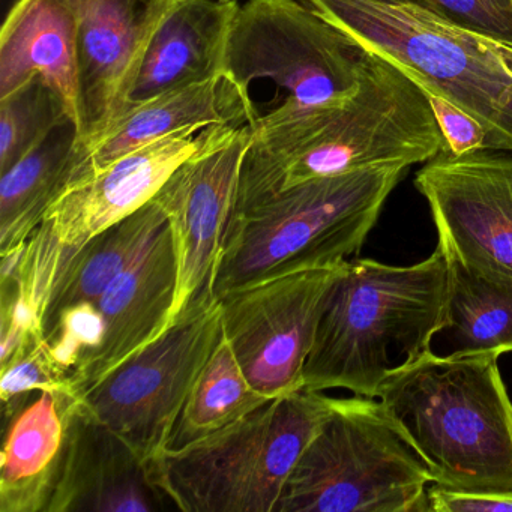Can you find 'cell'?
<instances>
[{"mask_svg": "<svg viewBox=\"0 0 512 512\" xmlns=\"http://www.w3.org/2000/svg\"><path fill=\"white\" fill-rule=\"evenodd\" d=\"M223 334L221 302L200 293L175 322L82 395L92 416L151 463L169 449L194 382Z\"/></svg>", "mask_w": 512, "mask_h": 512, "instance_id": "obj_9", "label": "cell"}, {"mask_svg": "<svg viewBox=\"0 0 512 512\" xmlns=\"http://www.w3.org/2000/svg\"><path fill=\"white\" fill-rule=\"evenodd\" d=\"M344 263L278 275L218 298L224 335L260 394L274 400L304 389L305 362Z\"/></svg>", "mask_w": 512, "mask_h": 512, "instance_id": "obj_10", "label": "cell"}, {"mask_svg": "<svg viewBox=\"0 0 512 512\" xmlns=\"http://www.w3.org/2000/svg\"><path fill=\"white\" fill-rule=\"evenodd\" d=\"M256 119V109L226 77L161 95L128 110L100 139L77 146L70 184L172 134L212 125H254Z\"/></svg>", "mask_w": 512, "mask_h": 512, "instance_id": "obj_18", "label": "cell"}, {"mask_svg": "<svg viewBox=\"0 0 512 512\" xmlns=\"http://www.w3.org/2000/svg\"><path fill=\"white\" fill-rule=\"evenodd\" d=\"M175 509L151 467L83 407L73 413L67 457L47 512H151Z\"/></svg>", "mask_w": 512, "mask_h": 512, "instance_id": "obj_16", "label": "cell"}, {"mask_svg": "<svg viewBox=\"0 0 512 512\" xmlns=\"http://www.w3.org/2000/svg\"><path fill=\"white\" fill-rule=\"evenodd\" d=\"M446 256V254H445ZM449 355L512 352V277L446 256Z\"/></svg>", "mask_w": 512, "mask_h": 512, "instance_id": "obj_24", "label": "cell"}, {"mask_svg": "<svg viewBox=\"0 0 512 512\" xmlns=\"http://www.w3.org/2000/svg\"><path fill=\"white\" fill-rule=\"evenodd\" d=\"M79 41L82 130L77 146L100 139L125 112L146 46L176 0H59Z\"/></svg>", "mask_w": 512, "mask_h": 512, "instance_id": "obj_13", "label": "cell"}, {"mask_svg": "<svg viewBox=\"0 0 512 512\" xmlns=\"http://www.w3.org/2000/svg\"><path fill=\"white\" fill-rule=\"evenodd\" d=\"M448 290V259L439 245L410 266L347 260L305 362V391L343 388L377 398L394 371L421 358L445 331Z\"/></svg>", "mask_w": 512, "mask_h": 512, "instance_id": "obj_2", "label": "cell"}, {"mask_svg": "<svg viewBox=\"0 0 512 512\" xmlns=\"http://www.w3.org/2000/svg\"><path fill=\"white\" fill-rule=\"evenodd\" d=\"M35 77L61 98L79 140V41L73 17L59 0H16L0 32V98L13 94Z\"/></svg>", "mask_w": 512, "mask_h": 512, "instance_id": "obj_19", "label": "cell"}, {"mask_svg": "<svg viewBox=\"0 0 512 512\" xmlns=\"http://www.w3.org/2000/svg\"><path fill=\"white\" fill-rule=\"evenodd\" d=\"M217 125L157 140L68 185L43 221L59 241L80 247L154 200L172 173L211 139Z\"/></svg>", "mask_w": 512, "mask_h": 512, "instance_id": "obj_14", "label": "cell"}, {"mask_svg": "<svg viewBox=\"0 0 512 512\" xmlns=\"http://www.w3.org/2000/svg\"><path fill=\"white\" fill-rule=\"evenodd\" d=\"M443 149L421 86L370 52L361 86L346 103L254 122L233 212L310 179L383 164L428 163Z\"/></svg>", "mask_w": 512, "mask_h": 512, "instance_id": "obj_1", "label": "cell"}, {"mask_svg": "<svg viewBox=\"0 0 512 512\" xmlns=\"http://www.w3.org/2000/svg\"><path fill=\"white\" fill-rule=\"evenodd\" d=\"M368 58L358 41L298 0H247L230 28L223 76L254 109L251 85L268 80L277 106L262 116H284L346 103Z\"/></svg>", "mask_w": 512, "mask_h": 512, "instance_id": "obj_8", "label": "cell"}, {"mask_svg": "<svg viewBox=\"0 0 512 512\" xmlns=\"http://www.w3.org/2000/svg\"><path fill=\"white\" fill-rule=\"evenodd\" d=\"M268 401L271 398L254 389L245 376L223 332L194 382L176 422L169 449L181 448L217 433L265 406Z\"/></svg>", "mask_w": 512, "mask_h": 512, "instance_id": "obj_25", "label": "cell"}, {"mask_svg": "<svg viewBox=\"0 0 512 512\" xmlns=\"http://www.w3.org/2000/svg\"><path fill=\"white\" fill-rule=\"evenodd\" d=\"M218 2H230V0H218Z\"/></svg>", "mask_w": 512, "mask_h": 512, "instance_id": "obj_31", "label": "cell"}, {"mask_svg": "<svg viewBox=\"0 0 512 512\" xmlns=\"http://www.w3.org/2000/svg\"><path fill=\"white\" fill-rule=\"evenodd\" d=\"M427 98L445 140L443 152L451 155H466L487 151V133L473 116L458 109L445 98L433 94H427Z\"/></svg>", "mask_w": 512, "mask_h": 512, "instance_id": "obj_29", "label": "cell"}, {"mask_svg": "<svg viewBox=\"0 0 512 512\" xmlns=\"http://www.w3.org/2000/svg\"><path fill=\"white\" fill-rule=\"evenodd\" d=\"M166 223L163 209L152 200L74 251L56 281L44 326L65 308L100 299Z\"/></svg>", "mask_w": 512, "mask_h": 512, "instance_id": "obj_23", "label": "cell"}, {"mask_svg": "<svg viewBox=\"0 0 512 512\" xmlns=\"http://www.w3.org/2000/svg\"><path fill=\"white\" fill-rule=\"evenodd\" d=\"M329 410L322 392L268 401L245 418L151 461L158 490L184 512H275Z\"/></svg>", "mask_w": 512, "mask_h": 512, "instance_id": "obj_6", "label": "cell"}, {"mask_svg": "<svg viewBox=\"0 0 512 512\" xmlns=\"http://www.w3.org/2000/svg\"><path fill=\"white\" fill-rule=\"evenodd\" d=\"M70 122L61 98L38 77L0 98V173Z\"/></svg>", "mask_w": 512, "mask_h": 512, "instance_id": "obj_26", "label": "cell"}, {"mask_svg": "<svg viewBox=\"0 0 512 512\" xmlns=\"http://www.w3.org/2000/svg\"><path fill=\"white\" fill-rule=\"evenodd\" d=\"M77 131L67 124L43 145L0 173V251L16 250L43 223L71 181Z\"/></svg>", "mask_w": 512, "mask_h": 512, "instance_id": "obj_22", "label": "cell"}, {"mask_svg": "<svg viewBox=\"0 0 512 512\" xmlns=\"http://www.w3.org/2000/svg\"><path fill=\"white\" fill-rule=\"evenodd\" d=\"M0 371V397L7 418L35 392L62 391L79 397L70 374L53 358L46 341L32 347Z\"/></svg>", "mask_w": 512, "mask_h": 512, "instance_id": "obj_27", "label": "cell"}, {"mask_svg": "<svg viewBox=\"0 0 512 512\" xmlns=\"http://www.w3.org/2000/svg\"><path fill=\"white\" fill-rule=\"evenodd\" d=\"M433 475L377 398L329 397V410L275 512H427Z\"/></svg>", "mask_w": 512, "mask_h": 512, "instance_id": "obj_7", "label": "cell"}, {"mask_svg": "<svg viewBox=\"0 0 512 512\" xmlns=\"http://www.w3.org/2000/svg\"><path fill=\"white\" fill-rule=\"evenodd\" d=\"M251 139L250 124L217 125L209 142L185 160L154 197L166 214L178 259L172 323L200 293L211 290Z\"/></svg>", "mask_w": 512, "mask_h": 512, "instance_id": "obj_11", "label": "cell"}, {"mask_svg": "<svg viewBox=\"0 0 512 512\" xmlns=\"http://www.w3.org/2000/svg\"><path fill=\"white\" fill-rule=\"evenodd\" d=\"M236 0H176L152 35L128 91L125 112L179 89L224 77Z\"/></svg>", "mask_w": 512, "mask_h": 512, "instance_id": "obj_17", "label": "cell"}, {"mask_svg": "<svg viewBox=\"0 0 512 512\" xmlns=\"http://www.w3.org/2000/svg\"><path fill=\"white\" fill-rule=\"evenodd\" d=\"M406 164L310 179L233 212L211 290L340 265L358 256Z\"/></svg>", "mask_w": 512, "mask_h": 512, "instance_id": "obj_4", "label": "cell"}, {"mask_svg": "<svg viewBox=\"0 0 512 512\" xmlns=\"http://www.w3.org/2000/svg\"><path fill=\"white\" fill-rule=\"evenodd\" d=\"M79 401L68 392H35L8 416L0 458V512L49 511Z\"/></svg>", "mask_w": 512, "mask_h": 512, "instance_id": "obj_20", "label": "cell"}, {"mask_svg": "<svg viewBox=\"0 0 512 512\" xmlns=\"http://www.w3.org/2000/svg\"><path fill=\"white\" fill-rule=\"evenodd\" d=\"M74 248L43 221L16 250L2 254L0 368L44 341V316Z\"/></svg>", "mask_w": 512, "mask_h": 512, "instance_id": "obj_21", "label": "cell"}, {"mask_svg": "<svg viewBox=\"0 0 512 512\" xmlns=\"http://www.w3.org/2000/svg\"><path fill=\"white\" fill-rule=\"evenodd\" d=\"M178 259L169 223L95 301L103 319L97 352L74 376L79 397L172 325Z\"/></svg>", "mask_w": 512, "mask_h": 512, "instance_id": "obj_15", "label": "cell"}, {"mask_svg": "<svg viewBox=\"0 0 512 512\" xmlns=\"http://www.w3.org/2000/svg\"><path fill=\"white\" fill-rule=\"evenodd\" d=\"M364 49L400 68L512 152V47L449 22L418 0H305Z\"/></svg>", "mask_w": 512, "mask_h": 512, "instance_id": "obj_5", "label": "cell"}, {"mask_svg": "<svg viewBox=\"0 0 512 512\" xmlns=\"http://www.w3.org/2000/svg\"><path fill=\"white\" fill-rule=\"evenodd\" d=\"M497 355H436L394 371L377 400L434 484L512 493V403Z\"/></svg>", "mask_w": 512, "mask_h": 512, "instance_id": "obj_3", "label": "cell"}, {"mask_svg": "<svg viewBox=\"0 0 512 512\" xmlns=\"http://www.w3.org/2000/svg\"><path fill=\"white\" fill-rule=\"evenodd\" d=\"M428 505L433 512H512V493H470L431 484Z\"/></svg>", "mask_w": 512, "mask_h": 512, "instance_id": "obj_30", "label": "cell"}, {"mask_svg": "<svg viewBox=\"0 0 512 512\" xmlns=\"http://www.w3.org/2000/svg\"><path fill=\"white\" fill-rule=\"evenodd\" d=\"M449 22L512 47V0H418Z\"/></svg>", "mask_w": 512, "mask_h": 512, "instance_id": "obj_28", "label": "cell"}, {"mask_svg": "<svg viewBox=\"0 0 512 512\" xmlns=\"http://www.w3.org/2000/svg\"><path fill=\"white\" fill-rule=\"evenodd\" d=\"M415 187L446 256L512 277V152H442L416 173Z\"/></svg>", "mask_w": 512, "mask_h": 512, "instance_id": "obj_12", "label": "cell"}]
</instances>
